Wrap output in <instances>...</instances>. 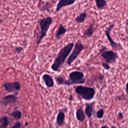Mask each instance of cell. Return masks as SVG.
I'll list each match as a JSON object with an SVG mask.
<instances>
[{
	"label": "cell",
	"mask_w": 128,
	"mask_h": 128,
	"mask_svg": "<svg viewBox=\"0 0 128 128\" xmlns=\"http://www.w3.org/2000/svg\"><path fill=\"white\" fill-rule=\"evenodd\" d=\"M68 80L66 79L62 76H58L56 77V80L58 85H64L70 86L71 85L82 84L85 82L84 74L80 71H73L70 72L68 76Z\"/></svg>",
	"instance_id": "1"
},
{
	"label": "cell",
	"mask_w": 128,
	"mask_h": 128,
	"mask_svg": "<svg viewBox=\"0 0 128 128\" xmlns=\"http://www.w3.org/2000/svg\"><path fill=\"white\" fill-rule=\"evenodd\" d=\"M74 46V42H70L62 47L58 52L57 56L54 58L51 66L52 70L54 72H58L61 66L64 64L66 58L70 53Z\"/></svg>",
	"instance_id": "2"
},
{
	"label": "cell",
	"mask_w": 128,
	"mask_h": 128,
	"mask_svg": "<svg viewBox=\"0 0 128 128\" xmlns=\"http://www.w3.org/2000/svg\"><path fill=\"white\" fill-rule=\"evenodd\" d=\"M52 18L50 16H47L40 19L39 21V24L40 28V32L37 37L36 43L38 46L42 40L46 35L47 32L52 24Z\"/></svg>",
	"instance_id": "3"
},
{
	"label": "cell",
	"mask_w": 128,
	"mask_h": 128,
	"mask_svg": "<svg viewBox=\"0 0 128 128\" xmlns=\"http://www.w3.org/2000/svg\"><path fill=\"white\" fill-rule=\"evenodd\" d=\"M75 92L83 100H92L95 94L94 88L83 86H78L74 88Z\"/></svg>",
	"instance_id": "4"
},
{
	"label": "cell",
	"mask_w": 128,
	"mask_h": 128,
	"mask_svg": "<svg viewBox=\"0 0 128 128\" xmlns=\"http://www.w3.org/2000/svg\"><path fill=\"white\" fill-rule=\"evenodd\" d=\"M72 53L70 54L66 60V64L70 66L72 64L76 59L79 54L84 48V46L80 40H78L75 44Z\"/></svg>",
	"instance_id": "5"
},
{
	"label": "cell",
	"mask_w": 128,
	"mask_h": 128,
	"mask_svg": "<svg viewBox=\"0 0 128 128\" xmlns=\"http://www.w3.org/2000/svg\"><path fill=\"white\" fill-rule=\"evenodd\" d=\"M106 47H102L100 50L101 56L108 64H114L118 58V54L112 50H106Z\"/></svg>",
	"instance_id": "6"
},
{
	"label": "cell",
	"mask_w": 128,
	"mask_h": 128,
	"mask_svg": "<svg viewBox=\"0 0 128 128\" xmlns=\"http://www.w3.org/2000/svg\"><path fill=\"white\" fill-rule=\"evenodd\" d=\"M3 86L5 90L8 92H16L19 90L21 88V86L18 82H4L3 84Z\"/></svg>",
	"instance_id": "7"
},
{
	"label": "cell",
	"mask_w": 128,
	"mask_h": 128,
	"mask_svg": "<svg viewBox=\"0 0 128 128\" xmlns=\"http://www.w3.org/2000/svg\"><path fill=\"white\" fill-rule=\"evenodd\" d=\"M114 24H110L108 27L106 28V30H104V33H105V34H106V36L107 38V39H108V41L109 42L112 48H116L118 46V44L116 42H115L112 40V37L110 36V32H112V30L114 28Z\"/></svg>",
	"instance_id": "8"
},
{
	"label": "cell",
	"mask_w": 128,
	"mask_h": 128,
	"mask_svg": "<svg viewBox=\"0 0 128 128\" xmlns=\"http://www.w3.org/2000/svg\"><path fill=\"white\" fill-rule=\"evenodd\" d=\"M17 97L13 94H8L3 97L0 100V104L4 106L14 104L17 100Z\"/></svg>",
	"instance_id": "9"
},
{
	"label": "cell",
	"mask_w": 128,
	"mask_h": 128,
	"mask_svg": "<svg viewBox=\"0 0 128 128\" xmlns=\"http://www.w3.org/2000/svg\"><path fill=\"white\" fill-rule=\"evenodd\" d=\"M76 0H59L56 6V12H58L64 7L73 4Z\"/></svg>",
	"instance_id": "10"
},
{
	"label": "cell",
	"mask_w": 128,
	"mask_h": 128,
	"mask_svg": "<svg viewBox=\"0 0 128 128\" xmlns=\"http://www.w3.org/2000/svg\"><path fill=\"white\" fill-rule=\"evenodd\" d=\"M42 78L44 82V84L46 87L52 88L54 86V82L52 77L48 74H44L42 76Z\"/></svg>",
	"instance_id": "11"
},
{
	"label": "cell",
	"mask_w": 128,
	"mask_h": 128,
	"mask_svg": "<svg viewBox=\"0 0 128 128\" xmlns=\"http://www.w3.org/2000/svg\"><path fill=\"white\" fill-rule=\"evenodd\" d=\"M50 4L48 2H45L42 0H39L38 6L39 10L41 12H46L47 11L48 12H50Z\"/></svg>",
	"instance_id": "12"
},
{
	"label": "cell",
	"mask_w": 128,
	"mask_h": 128,
	"mask_svg": "<svg viewBox=\"0 0 128 128\" xmlns=\"http://www.w3.org/2000/svg\"><path fill=\"white\" fill-rule=\"evenodd\" d=\"M94 32V24H91L90 25L84 30L83 32V34L84 36L86 38H90L92 36Z\"/></svg>",
	"instance_id": "13"
},
{
	"label": "cell",
	"mask_w": 128,
	"mask_h": 128,
	"mask_svg": "<svg viewBox=\"0 0 128 128\" xmlns=\"http://www.w3.org/2000/svg\"><path fill=\"white\" fill-rule=\"evenodd\" d=\"M67 31V29L65 28V26L62 24H60L58 30L56 32L55 34V37L57 40H59L61 36L64 34Z\"/></svg>",
	"instance_id": "14"
},
{
	"label": "cell",
	"mask_w": 128,
	"mask_h": 128,
	"mask_svg": "<svg viewBox=\"0 0 128 128\" xmlns=\"http://www.w3.org/2000/svg\"><path fill=\"white\" fill-rule=\"evenodd\" d=\"M94 102L86 103V108L84 109L85 114L88 118H90L92 114L94 108Z\"/></svg>",
	"instance_id": "15"
},
{
	"label": "cell",
	"mask_w": 128,
	"mask_h": 128,
	"mask_svg": "<svg viewBox=\"0 0 128 128\" xmlns=\"http://www.w3.org/2000/svg\"><path fill=\"white\" fill-rule=\"evenodd\" d=\"M65 118V114L62 111H60L56 116V124L58 126H62L64 122Z\"/></svg>",
	"instance_id": "16"
},
{
	"label": "cell",
	"mask_w": 128,
	"mask_h": 128,
	"mask_svg": "<svg viewBox=\"0 0 128 128\" xmlns=\"http://www.w3.org/2000/svg\"><path fill=\"white\" fill-rule=\"evenodd\" d=\"M76 119L80 122H83L86 120V115L82 108L77 109L76 112Z\"/></svg>",
	"instance_id": "17"
},
{
	"label": "cell",
	"mask_w": 128,
	"mask_h": 128,
	"mask_svg": "<svg viewBox=\"0 0 128 128\" xmlns=\"http://www.w3.org/2000/svg\"><path fill=\"white\" fill-rule=\"evenodd\" d=\"M96 5L97 8L100 10H102L107 6V2L106 0H94Z\"/></svg>",
	"instance_id": "18"
},
{
	"label": "cell",
	"mask_w": 128,
	"mask_h": 128,
	"mask_svg": "<svg viewBox=\"0 0 128 128\" xmlns=\"http://www.w3.org/2000/svg\"><path fill=\"white\" fill-rule=\"evenodd\" d=\"M87 16V14L86 12H84L80 14H79L76 18L75 20L78 23H82L84 22Z\"/></svg>",
	"instance_id": "19"
},
{
	"label": "cell",
	"mask_w": 128,
	"mask_h": 128,
	"mask_svg": "<svg viewBox=\"0 0 128 128\" xmlns=\"http://www.w3.org/2000/svg\"><path fill=\"white\" fill-rule=\"evenodd\" d=\"M9 124V120L8 117L3 116L0 118V128H6Z\"/></svg>",
	"instance_id": "20"
},
{
	"label": "cell",
	"mask_w": 128,
	"mask_h": 128,
	"mask_svg": "<svg viewBox=\"0 0 128 128\" xmlns=\"http://www.w3.org/2000/svg\"><path fill=\"white\" fill-rule=\"evenodd\" d=\"M10 116H12L16 120H20V119L22 116V113L20 111L18 110H16L14 112H12L10 114Z\"/></svg>",
	"instance_id": "21"
},
{
	"label": "cell",
	"mask_w": 128,
	"mask_h": 128,
	"mask_svg": "<svg viewBox=\"0 0 128 128\" xmlns=\"http://www.w3.org/2000/svg\"><path fill=\"white\" fill-rule=\"evenodd\" d=\"M96 116L97 118H102L104 114V110L102 108H100L96 112Z\"/></svg>",
	"instance_id": "22"
},
{
	"label": "cell",
	"mask_w": 128,
	"mask_h": 128,
	"mask_svg": "<svg viewBox=\"0 0 128 128\" xmlns=\"http://www.w3.org/2000/svg\"><path fill=\"white\" fill-rule=\"evenodd\" d=\"M102 67L104 68V69L106 70H108L110 68V66L109 65V64L106 62H103L102 64Z\"/></svg>",
	"instance_id": "23"
},
{
	"label": "cell",
	"mask_w": 128,
	"mask_h": 128,
	"mask_svg": "<svg viewBox=\"0 0 128 128\" xmlns=\"http://www.w3.org/2000/svg\"><path fill=\"white\" fill-rule=\"evenodd\" d=\"M20 123L19 122H16L13 124L11 128H20Z\"/></svg>",
	"instance_id": "24"
},
{
	"label": "cell",
	"mask_w": 128,
	"mask_h": 128,
	"mask_svg": "<svg viewBox=\"0 0 128 128\" xmlns=\"http://www.w3.org/2000/svg\"><path fill=\"white\" fill-rule=\"evenodd\" d=\"M117 118L118 120H122L123 118H124V115H123V114L122 112H119L118 114V116H117Z\"/></svg>",
	"instance_id": "25"
},
{
	"label": "cell",
	"mask_w": 128,
	"mask_h": 128,
	"mask_svg": "<svg viewBox=\"0 0 128 128\" xmlns=\"http://www.w3.org/2000/svg\"><path fill=\"white\" fill-rule=\"evenodd\" d=\"M22 50H23V48H22V47H16V48H15V51H16L17 53H18V54L20 53Z\"/></svg>",
	"instance_id": "26"
},
{
	"label": "cell",
	"mask_w": 128,
	"mask_h": 128,
	"mask_svg": "<svg viewBox=\"0 0 128 128\" xmlns=\"http://www.w3.org/2000/svg\"><path fill=\"white\" fill-rule=\"evenodd\" d=\"M99 78H100V80H103V79H104V76L100 74V75H99Z\"/></svg>",
	"instance_id": "27"
},
{
	"label": "cell",
	"mask_w": 128,
	"mask_h": 128,
	"mask_svg": "<svg viewBox=\"0 0 128 128\" xmlns=\"http://www.w3.org/2000/svg\"><path fill=\"white\" fill-rule=\"evenodd\" d=\"M100 128H108L106 125H104L102 126Z\"/></svg>",
	"instance_id": "28"
},
{
	"label": "cell",
	"mask_w": 128,
	"mask_h": 128,
	"mask_svg": "<svg viewBox=\"0 0 128 128\" xmlns=\"http://www.w3.org/2000/svg\"><path fill=\"white\" fill-rule=\"evenodd\" d=\"M127 85H128V82H126V86H125V88H126V94L128 93V91H127Z\"/></svg>",
	"instance_id": "29"
},
{
	"label": "cell",
	"mask_w": 128,
	"mask_h": 128,
	"mask_svg": "<svg viewBox=\"0 0 128 128\" xmlns=\"http://www.w3.org/2000/svg\"><path fill=\"white\" fill-rule=\"evenodd\" d=\"M111 128H117L116 126H111Z\"/></svg>",
	"instance_id": "30"
},
{
	"label": "cell",
	"mask_w": 128,
	"mask_h": 128,
	"mask_svg": "<svg viewBox=\"0 0 128 128\" xmlns=\"http://www.w3.org/2000/svg\"><path fill=\"white\" fill-rule=\"evenodd\" d=\"M24 128V127H23V128Z\"/></svg>",
	"instance_id": "31"
}]
</instances>
